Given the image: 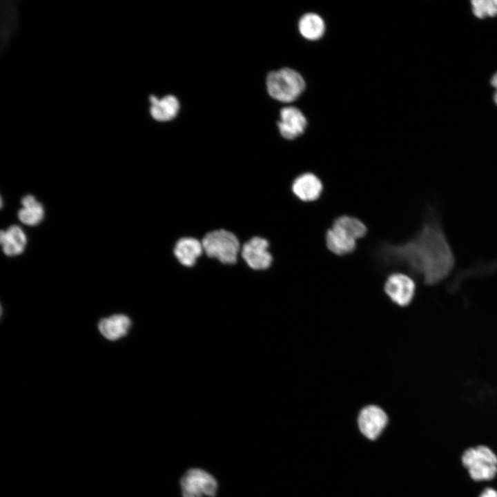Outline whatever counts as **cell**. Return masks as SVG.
<instances>
[{"label":"cell","instance_id":"6da1fadb","mask_svg":"<svg viewBox=\"0 0 497 497\" xmlns=\"http://www.w3.org/2000/svg\"><path fill=\"white\" fill-rule=\"evenodd\" d=\"M376 253L383 265L405 266L420 276L427 285L437 284L446 279L456 261L440 216L431 206L413 237L403 242L382 243Z\"/></svg>","mask_w":497,"mask_h":497},{"label":"cell","instance_id":"7a4b0ae2","mask_svg":"<svg viewBox=\"0 0 497 497\" xmlns=\"http://www.w3.org/2000/svg\"><path fill=\"white\" fill-rule=\"evenodd\" d=\"M266 84L269 95L284 103L297 99L306 87L302 76L289 68L270 72L266 77Z\"/></svg>","mask_w":497,"mask_h":497},{"label":"cell","instance_id":"3957f363","mask_svg":"<svg viewBox=\"0 0 497 497\" xmlns=\"http://www.w3.org/2000/svg\"><path fill=\"white\" fill-rule=\"evenodd\" d=\"M461 462L474 481L491 480L497 474V456L486 445L465 449Z\"/></svg>","mask_w":497,"mask_h":497},{"label":"cell","instance_id":"277c9868","mask_svg":"<svg viewBox=\"0 0 497 497\" xmlns=\"http://www.w3.org/2000/svg\"><path fill=\"white\" fill-rule=\"evenodd\" d=\"M202 244L208 257L224 264L236 262L240 245L237 237L231 232L224 229L210 232L203 238Z\"/></svg>","mask_w":497,"mask_h":497},{"label":"cell","instance_id":"5b68a950","mask_svg":"<svg viewBox=\"0 0 497 497\" xmlns=\"http://www.w3.org/2000/svg\"><path fill=\"white\" fill-rule=\"evenodd\" d=\"M182 497H214L218 489L215 478L208 471L192 468L180 480Z\"/></svg>","mask_w":497,"mask_h":497},{"label":"cell","instance_id":"8992f818","mask_svg":"<svg viewBox=\"0 0 497 497\" xmlns=\"http://www.w3.org/2000/svg\"><path fill=\"white\" fill-rule=\"evenodd\" d=\"M416 291L413 279L401 272L389 274L383 284L384 293L393 304L400 308H406L412 303Z\"/></svg>","mask_w":497,"mask_h":497},{"label":"cell","instance_id":"52a82bcc","mask_svg":"<svg viewBox=\"0 0 497 497\" xmlns=\"http://www.w3.org/2000/svg\"><path fill=\"white\" fill-rule=\"evenodd\" d=\"M388 422L387 413L380 406L370 404L362 407L358 416L361 433L370 440H375Z\"/></svg>","mask_w":497,"mask_h":497},{"label":"cell","instance_id":"ba28073f","mask_svg":"<svg viewBox=\"0 0 497 497\" xmlns=\"http://www.w3.org/2000/svg\"><path fill=\"white\" fill-rule=\"evenodd\" d=\"M269 244L264 238L255 237L246 242L242 246L241 254L246 264L253 269H268L273 261L269 251Z\"/></svg>","mask_w":497,"mask_h":497},{"label":"cell","instance_id":"9c48e42d","mask_svg":"<svg viewBox=\"0 0 497 497\" xmlns=\"http://www.w3.org/2000/svg\"><path fill=\"white\" fill-rule=\"evenodd\" d=\"M277 126L280 135L286 139H294L301 136L307 126V120L300 110L294 106L281 109Z\"/></svg>","mask_w":497,"mask_h":497},{"label":"cell","instance_id":"30bf717a","mask_svg":"<svg viewBox=\"0 0 497 497\" xmlns=\"http://www.w3.org/2000/svg\"><path fill=\"white\" fill-rule=\"evenodd\" d=\"M293 193L304 202H312L318 199L323 191L320 179L314 173L305 172L299 175L293 182Z\"/></svg>","mask_w":497,"mask_h":497},{"label":"cell","instance_id":"8fae6325","mask_svg":"<svg viewBox=\"0 0 497 497\" xmlns=\"http://www.w3.org/2000/svg\"><path fill=\"white\" fill-rule=\"evenodd\" d=\"M325 242L332 253L340 256L353 253L357 246V240L349 233L334 224L326 232Z\"/></svg>","mask_w":497,"mask_h":497},{"label":"cell","instance_id":"7c38bea8","mask_svg":"<svg viewBox=\"0 0 497 497\" xmlns=\"http://www.w3.org/2000/svg\"><path fill=\"white\" fill-rule=\"evenodd\" d=\"M132 326L130 318L125 314H113L101 319L98 322L100 333L110 341L125 337Z\"/></svg>","mask_w":497,"mask_h":497},{"label":"cell","instance_id":"4fadbf2b","mask_svg":"<svg viewBox=\"0 0 497 497\" xmlns=\"http://www.w3.org/2000/svg\"><path fill=\"white\" fill-rule=\"evenodd\" d=\"M0 242L5 255L14 257L21 254L27 245V236L23 229L17 226H10L0 233Z\"/></svg>","mask_w":497,"mask_h":497},{"label":"cell","instance_id":"5bb4252c","mask_svg":"<svg viewBox=\"0 0 497 497\" xmlns=\"http://www.w3.org/2000/svg\"><path fill=\"white\" fill-rule=\"evenodd\" d=\"M150 113L157 121H167L174 119L179 110V103L174 95H168L161 99L150 97Z\"/></svg>","mask_w":497,"mask_h":497},{"label":"cell","instance_id":"9a60e30c","mask_svg":"<svg viewBox=\"0 0 497 497\" xmlns=\"http://www.w3.org/2000/svg\"><path fill=\"white\" fill-rule=\"evenodd\" d=\"M202 242L193 237H184L175 244L174 254L184 266H193L203 251Z\"/></svg>","mask_w":497,"mask_h":497},{"label":"cell","instance_id":"2e32d148","mask_svg":"<svg viewBox=\"0 0 497 497\" xmlns=\"http://www.w3.org/2000/svg\"><path fill=\"white\" fill-rule=\"evenodd\" d=\"M22 207L18 211V218L24 224L33 226L40 224L44 218L43 206L31 195L24 196L21 201Z\"/></svg>","mask_w":497,"mask_h":497},{"label":"cell","instance_id":"e0dca14e","mask_svg":"<svg viewBox=\"0 0 497 497\" xmlns=\"http://www.w3.org/2000/svg\"><path fill=\"white\" fill-rule=\"evenodd\" d=\"M298 28L303 37L315 41L320 39L324 34L325 23L320 16L310 12L300 19Z\"/></svg>","mask_w":497,"mask_h":497},{"label":"cell","instance_id":"ac0fdd59","mask_svg":"<svg viewBox=\"0 0 497 497\" xmlns=\"http://www.w3.org/2000/svg\"><path fill=\"white\" fill-rule=\"evenodd\" d=\"M349 233L357 241L367 233L364 223L358 218L351 215H340L333 222Z\"/></svg>","mask_w":497,"mask_h":497},{"label":"cell","instance_id":"d6986e66","mask_svg":"<svg viewBox=\"0 0 497 497\" xmlns=\"http://www.w3.org/2000/svg\"><path fill=\"white\" fill-rule=\"evenodd\" d=\"M471 5L474 14L478 18L497 15V0H473Z\"/></svg>","mask_w":497,"mask_h":497},{"label":"cell","instance_id":"ffe728a7","mask_svg":"<svg viewBox=\"0 0 497 497\" xmlns=\"http://www.w3.org/2000/svg\"><path fill=\"white\" fill-rule=\"evenodd\" d=\"M479 497H497V490L491 487H487L481 491Z\"/></svg>","mask_w":497,"mask_h":497},{"label":"cell","instance_id":"44dd1931","mask_svg":"<svg viewBox=\"0 0 497 497\" xmlns=\"http://www.w3.org/2000/svg\"><path fill=\"white\" fill-rule=\"evenodd\" d=\"M491 84L496 89V91H495L494 95V99L495 103L497 105V72L493 76V77L491 80Z\"/></svg>","mask_w":497,"mask_h":497}]
</instances>
